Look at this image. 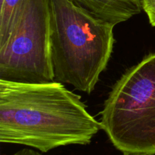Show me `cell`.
<instances>
[{"label": "cell", "mask_w": 155, "mask_h": 155, "mask_svg": "<svg viewBox=\"0 0 155 155\" xmlns=\"http://www.w3.org/2000/svg\"><path fill=\"white\" fill-rule=\"evenodd\" d=\"M2 0H0V2H2Z\"/></svg>", "instance_id": "30bf717a"}, {"label": "cell", "mask_w": 155, "mask_h": 155, "mask_svg": "<svg viewBox=\"0 0 155 155\" xmlns=\"http://www.w3.org/2000/svg\"><path fill=\"white\" fill-rule=\"evenodd\" d=\"M107 22L117 25L141 13V0H71Z\"/></svg>", "instance_id": "5b68a950"}, {"label": "cell", "mask_w": 155, "mask_h": 155, "mask_svg": "<svg viewBox=\"0 0 155 155\" xmlns=\"http://www.w3.org/2000/svg\"><path fill=\"white\" fill-rule=\"evenodd\" d=\"M12 155H42L39 154L37 151H34V150L29 149V148H24V149L20 150V151H17Z\"/></svg>", "instance_id": "ba28073f"}, {"label": "cell", "mask_w": 155, "mask_h": 155, "mask_svg": "<svg viewBox=\"0 0 155 155\" xmlns=\"http://www.w3.org/2000/svg\"><path fill=\"white\" fill-rule=\"evenodd\" d=\"M123 155H140V154H124Z\"/></svg>", "instance_id": "9c48e42d"}, {"label": "cell", "mask_w": 155, "mask_h": 155, "mask_svg": "<svg viewBox=\"0 0 155 155\" xmlns=\"http://www.w3.org/2000/svg\"><path fill=\"white\" fill-rule=\"evenodd\" d=\"M24 0H2L0 2V47L7 41Z\"/></svg>", "instance_id": "8992f818"}, {"label": "cell", "mask_w": 155, "mask_h": 155, "mask_svg": "<svg viewBox=\"0 0 155 155\" xmlns=\"http://www.w3.org/2000/svg\"><path fill=\"white\" fill-rule=\"evenodd\" d=\"M114 26L71 0H51L54 81L92 93L111 57Z\"/></svg>", "instance_id": "7a4b0ae2"}, {"label": "cell", "mask_w": 155, "mask_h": 155, "mask_svg": "<svg viewBox=\"0 0 155 155\" xmlns=\"http://www.w3.org/2000/svg\"><path fill=\"white\" fill-rule=\"evenodd\" d=\"M50 33L51 0H24L7 41L0 47V80L54 81Z\"/></svg>", "instance_id": "277c9868"}, {"label": "cell", "mask_w": 155, "mask_h": 155, "mask_svg": "<svg viewBox=\"0 0 155 155\" xmlns=\"http://www.w3.org/2000/svg\"><path fill=\"white\" fill-rule=\"evenodd\" d=\"M141 2L150 24L152 27H155V0H141Z\"/></svg>", "instance_id": "52a82bcc"}, {"label": "cell", "mask_w": 155, "mask_h": 155, "mask_svg": "<svg viewBox=\"0 0 155 155\" xmlns=\"http://www.w3.org/2000/svg\"><path fill=\"white\" fill-rule=\"evenodd\" d=\"M100 120L111 143L124 154H155V53L116 82Z\"/></svg>", "instance_id": "3957f363"}, {"label": "cell", "mask_w": 155, "mask_h": 155, "mask_svg": "<svg viewBox=\"0 0 155 155\" xmlns=\"http://www.w3.org/2000/svg\"><path fill=\"white\" fill-rule=\"evenodd\" d=\"M102 130L81 97L63 83L0 80V142L43 153L86 145Z\"/></svg>", "instance_id": "6da1fadb"}]
</instances>
